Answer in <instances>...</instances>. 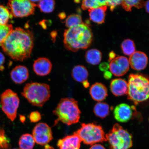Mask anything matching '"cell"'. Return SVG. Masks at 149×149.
<instances>
[{
  "label": "cell",
  "instance_id": "cell-40",
  "mask_svg": "<svg viewBox=\"0 0 149 149\" xmlns=\"http://www.w3.org/2000/svg\"><path fill=\"white\" fill-rule=\"evenodd\" d=\"M83 86L85 88H88V87L89 86V83L88 82V81L87 80H86L85 81H84L83 83H82Z\"/></svg>",
  "mask_w": 149,
  "mask_h": 149
},
{
  "label": "cell",
  "instance_id": "cell-6",
  "mask_svg": "<svg viewBox=\"0 0 149 149\" xmlns=\"http://www.w3.org/2000/svg\"><path fill=\"white\" fill-rule=\"evenodd\" d=\"M105 136L110 149H129L133 145L132 135L118 124H115Z\"/></svg>",
  "mask_w": 149,
  "mask_h": 149
},
{
  "label": "cell",
  "instance_id": "cell-30",
  "mask_svg": "<svg viewBox=\"0 0 149 149\" xmlns=\"http://www.w3.org/2000/svg\"><path fill=\"white\" fill-rule=\"evenodd\" d=\"M13 29L12 24H0V46H1L6 39Z\"/></svg>",
  "mask_w": 149,
  "mask_h": 149
},
{
  "label": "cell",
  "instance_id": "cell-4",
  "mask_svg": "<svg viewBox=\"0 0 149 149\" xmlns=\"http://www.w3.org/2000/svg\"><path fill=\"white\" fill-rule=\"evenodd\" d=\"M128 100L135 105L149 98V78L144 74H130L128 81Z\"/></svg>",
  "mask_w": 149,
  "mask_h": 149
},
{
  "label": "cell",
  "instance_id": "cell-20",
  "mask_svg": "<svg viewBox=\"0 0 149 149\" xmlns=\"http://www.w3.org/2000/svg\"><path fill=\"white\" fill-rule=\"evenodd\" d=\"M88 72L87 68L83 65H79L74 66L72 69V78L76 81L83 83L87 80Z\"/></svg>",
  "mask_w": 149,
  "mask_h": 149
},
{
  "label": "cell",
  "instance_id": "cell-3",
  "mask_svg": "<svg viewBox=\"0 0 149 149\" xmlns=\"http://www.w3.org/2000/svg\"><path fill=\"white\" fill-rule=\"evenodd\" d=\"M53 113L57 117L54 125L61 122L69 126L79 122L81 112L77 101L72 98H66L61 99Z\"/></svg>",
  "mask_w": 149,
  "mask_h": 149
},
{
  "label": "cell",
  "instance_id": "cell-2",
  "mask_svg": "<svg viewBox=\"0 0 149 149\" xmlns=\"http://www.w3.org/2000/svg\"><path fill=\"white\" fill-rule=\"evenodd\" d=\"M93 39L92 30L88 24L83 23L68 28L64 34V45L66 49L74 52L86 49L90 46Z\"/></svg>",
  "mask_w": 149,
  "mask_h": 149
},
{
  "label": "cell",
  "instance_id": "cell-27",
  "mask_svg": "<svg viewBox=\"0 0 149 149\" xmlns=\"http://www.w3.org/2000/svg\"><path fill=\"white\" fill-rule=\"evenodd\" d=\"M121 48L125 55L130 56L135 52V46L133 40L127 39L124 40L121 45Z\"/></svg>",
  "mask_w": 149,
  "mask_h": 149
},
{
  "label": "cell",
  "instance_id": "cell-8",
  "mask_svg": "<svg viewBox=\"0 0 149 149\" xmlns=\"http://www.w3.org/2000/svg\"><path fill=\"white\" fill-rule=\"evenodd\" d=\"M2 109L7 117L13 122L16 118L20 100L17 94L7 89L1 95Z\"/></svg>",
  "mask_w": 149,
  "mask_h": 149
},
{
  "label": "cell",
  "instance_id": "cell-5",
  "mask_svg": "<svg viewBox=\"0 0 149 149\" xmlns=\"http://www.w3.org/2000/svg\"><path fill=\"white\" fill-rule=\"evenodd\" d=\"M51 91L49 85L45 83H31L26 84L22 95L29 103L37 107H42L49 100Z\"/></svg>",
  "mask_w": 149,
  "mask_h": 149
},
{
  "label": "cell",
  "instance_id": "cell-13",
  "mask_svg": "<svg viewBox=\"0 0 149 149\" xmlns=\"http://www.w3.org/2000/svg\"><path fill=\"white\" fill-rule=\"evenodd\" d=\"M130 65L133 69L141 70L145 69L148 64V58L144 52L136 51L130 56Z\"/></svg>",
  "mask_w": 149,
  "mask_h": 149
},
{
  "label": "cell",
  "instance_id": "cell-25",
  "mask_svg": "<svg viewBox=\"0 0 149 149\" xmlns=\"http://www.w3.org/2000/svg\"><path fill=\"white\" fill-rule=\"evenodd\" d=\"M55 5V1L53 0H42L39 1L37 6L42 12L48 13L53 12Z\"/></svg>",
  "mask_w": 149,
  "mask_h": 149
},
{
  "label": "cell",
  "instance_id": "cell-29",
  "mask_svg": "<svg viewBox=\"0 0 149 149\" xmlns=\"http://www.w3.org/2000/svg\"><path fill=\"white\" fill-rule=\"evenodd\" d=\"M13 16L10 10L3 5H0V24L6 25L8 24L9 19Z\"/></svg>",
  "mask_w": 149,
  "mask_h": 149
},
{
  "label": "cell",
  "instance_id": "cell-26",
  "mask_svg": "<svg viewBox=\"0 0 149 149\" xmlns=\"http://www.w3.org/2000/svg\"><path fill=\"white\" fill-rule=\"evenodd\" d=\"M145 2L141 0H126L122 1V6L126 11H131L132 7H134L138 9L142 8L145 5Z\"/></svg>",
  "mask_w": 149,
  "mask_h": 149
},
{
  "label": "cell",
  "instance_id": "cell-36",
  "mask_svg": "<svg viewBox=\"0 0 149 149\" xmlns=\"http://www.w3.org/2000/svg\"><path fill=\"white\" fill-rule=\"evenodd\" d=\"M89 149H105L103 146L99 144H95L92 145Z\"/></svg>",
  "mask_w": 149,
  "mask_h": 149
},
{
  "label": "cell",
  "instance_id": "cell-33",
  "mask_svg": "<svg viewBox=\"0 0 149 149\" xmlns=\"http://www.w3.org/2000/svg\"><path fill=\"white\" fill-rule=\"evenodd\" d=\"M122 1L120 0H111V1H107V5L109 6L111 10L113 11L116 7L118 5L122 3Z\"/></svg>",
  "mask_w": 149,
  "mask_h": 149
},
{
  "label": "cell",
  "instance_id": "cell-1",
  "mask_svg": "<svg viewBox=\"0 0 149 149\" xmlns=\"http://www.w3.org/2000/svg\"><path fill=\"white\" fill-rule=\"evenodd\" d=\"M34 45L33 33L20 27L13 29L3 42V51L15 60L23 61L31 56Z\"/></svg>",
  "mask_w": 149,
  "mask_h": 149
},
{
  "label": "cell",
  "instance_id": "cell-9",
  "mask_svg": "<svg viewBox=\"0 0 149 149\" xmlns=\"http://www.w3.org/2000/svg\"><path fill=\"white\" fill-rule=\"evenodd\" d=\"M7 6L13 16L24 17L34 14L37 5L29 0H14L9 1Z\"/></svg>",
  "mask_w": 149,
  "mask_h": 149
},
{
  "label": "cell",
  "instance_id": "cell-19",
  "mask_svg": "<svg viewBox=\"0 0 149 149\" xmlns=\"http://www.w3.org/2000/svg\"><path fill=\"white\" fill-rule=\"evenodd\" d=\"M107 9V6H104L89 9L90 19L93 22L98 24L104 23Z\"/></svg>",
  "mask_w": 149,
  "mask_h": 149
},
{
  "label": "cell",
  "instance_id": "cell-37",
  "mask_svg": "<svg viewBox=\"0 0 149 149\" xmlns=\"http://www.w3.org/2000/svg\"><path fill=\"white\" fill-rule=\"evenodd\" d=\"M104 77L107 79H110L112 76L111 72H109L106 71L104 73Z\"/></svg>",
  "mask_w": 149,
  "mask_h": 149
},
{
  "label": "cell",
  "instance_id": "cell-23",
  "mask_svg": "<svg viewBox=\"0 0 149 149\" xmlns=\"http://www.w3.org/2000/svg\"><path fill=\"white\" fill-rule=\"evenodd\" d=\"M109 106L107 103L98 102L94 106V113L97 116L104 118L109 115Z\"/></svg>",
  "mask_w": 149,
  "mask_h": 149
},
{
  "label": "cell",
  "instance_id": "cell-11",
  "mask_svg": "<svg viewBox=\"0 0 149 149\" xmlns=\"http://www.w3.org/2000/svg\"><path fill=\"white\" fill-rule=\"evenodd\" d=\"M129 60L123 56H118L111 61L109 69L111 74L115 76H123L129 70Z\"/></svg>",
  "mask_w": 149,
  "mask_h": 149
},
{
  "label": "cell",
  "instance_id": "cell-41",
  "mask_svg": "<svg viewBox=\"0 0 149 149\" xmlns=\"http://www.w3.org/2000/svg\"><path fill=\"white\" fill-rule=\"evenodd\" d=\"M20 120L21 122L24 123L26 120V118L25 116L20 115Z\"/></svg>",
  "mask_w": 149,
  "mask_h": 149
},
{
  "label": "cell",
  "instance_id": "cell-7",
  "mask_svg": "<svg viewBox=\"0 0 149 149\" xmlns=\"http://www.w3.org/2000/svg\"><path fill=\"white\" fill-rule=\"evenodd\" d=\"M74 133L86 145H93L107 141L102 127L94 123L82 124L81 127Z\"/></svg>",
  "mask_w": 149,
  "mask_h": 149
},
{
  "label": "cell",
  "instance_id": "cell-28",
  "mask_svg": "<svg viewBox=\"0 0 149 149\" xmlns=\"http://www.w3.org/2000/svg\"><path fill=\"white\" fill-rule=\"evenodd\" d=\"M65 23L66 26L70 28L79 25L83 22L80 15L74 14L69 16L65 20Z\"/></svg>",
  "mask_w": 149,
  "mask_h": 149
},
{
  "label": "cell",
  "instance_id": "cell-16",
  "mask_svg": "<svg viewBox=\"0 0 149 149\" xmlns=\"http://www.w3.org/2000/svg\"><path fill=\"white\" fill-rule=\"evenodd\" d=\"M10 76L15 83L17 84L23 83L29 78V70L26 67L23 65H19L12 70Z\"/></svg>",
  "mask_w": 149,
  "mask_h": 149
},
{
  "label": "cell",
  "instance_id": "cell-12",
  "mask_svg": "<svg viewBox=\"0 0 149 149\" xmlns=\"http://www.w3.org/2000/svg\"><path fill=\"white\" fill-rule=\"evenodd\" d=\"M134 106L122 103L116 106L113 111L115 118L118 122L125 123L129 121L135 113Z\"/></svg>",
  "mask_w": 149,
  "mask_h": 149
},
{
  "label": "cell",
  "instance_id": "cell-38",
  "mask_svg": "<svg viewBox=\"0 0 149 149\" xmlns=\"http://www.w3.org/2000/svg\"><path fill=\"white\" fill-rule=\"evenodd\" d=\"M109 60H112L113 59L116 57V55L113 52H111L109 54Z\"/></svg>",
  "mask_w": 149,
  "mask_h": 149
},
{
  "label": "cell",
  "instance_id": "cell-32",
  "mask_svg": "<svg viewBox=\"0 0 149 149\" xmlns=\"http://www.w3.org/2000/svg\"><path fill=\"white\" fill-rule=\"evenodd\" d=\"M29 120L32 123H36L39 122L42 119V115L39 111H33L29 115Z\"/></svg>",
  "mask_w": 149,
  "mask_h": 149
},
{
  "label": "cell",
  "instance_id": "cell-17",
  "mask_svg": "<svg viewBox=\"0 0 149 149\" xmlns=\"http://www.w3.org/2000/svg\"><path fill=\"white\" fill-rule=\"evenodd\" d=\"M89 93L93 100L101 102L108 96L107 87L103 84L96 83L93 84L89 89Z\"/></svg>",
  "mask_w": 149,
  "mask_h": 149
},
{
  "label": "cell",
  "instance_id": "cell-10",
  "mask_svg": "<svg viewBox=\"0 0 149 149\" xmlns=\"http://www.w3.org/2000/svg\"><path fill=\"white\" fill-rule=\"evenodd\" d=\"M32 134L35 142L40 145H47L53 139L51 128L45 123L37 124L33 128Z\"/></svg>",
  "mask_w": 149,
  "mask_h": 149
},
{
  "label": "cell",
  "instance_id": "cell-22",
  "mask_svg": "<svg viewBox=\"0 0 149 149\" xmlns=\"http://www.w3.org/2000/svg\"><path fill=\"white\" fill-rule=\"evenodd\" d=\"M35 142L32 135L26 134L22 135L20 138L18 145L20 149H33Z\"/></svg>",
  "mask_w": 149,
  "mask_h": 149
},
{
  "label": "cell",
  "instance_id": "cell-24",
  "mask_svg": "<svg viewBox=\"0 0 149 149\" xmlns=\"http://www.w3.org/2000/svg\"><path fill=\"white\" fill-rule=\"evenodd\" d=\"M104 6H107V1L85 0L82 1L81 8L83 10H86Z\"/></svg>",
  "mask_w": 149,
  "mask_h": 149
},
{
  "label": "cell",
  "instance_id": "cell-39",
  "mask_svg": "<svg viewBox=\"0 0 149 149\" xmlns=\"http://www.w3.org/2000/svg\"><path fill=\"white\" fill-rule=\"evenodd\" d=\"M144 6L146 12L149 13V1H147L145 3Z\"/></svg>",
  "mask_w": 149,
  "mask_h": 149
},
{
  "label": "cell",
  "instance_id": "cell-15",
  "mask_svg": "<svg viewBox=\"0 0 149 149\" xmlns=\"http://www.w3.org/2000/svg\"><path fill=\"white\" fill-rule=\"evenodd\" d=\"M81 142L78 136L74 133L59 140L57 145L59 149H79Z\"/></svg>",
  "mask_w": 149,
  "mask_h": 149
},
{
  "label": "cell",
  "instance_id": "cell-35",
  "mask_svg": "<svg viewBox=\"0 0 149 149\" xmlns=\"http://www.w3.org/2000/svg\"><path fill=\"white\" fill-rule=\"evenodd\" d=\"M109 68V65L106 63H104L100 64V69L102 71L106 72Z\"/></svg>",
  "mask_w": 149,
  "mask_h": 149
},
{
  "label": "cell",
  "instance_id": "cell-14",
  "mask_svg": "<svg viewBox=\"0 0 149 149\" xmlns=\"http://www.w3.org/2000/svg\"><path fill=\"white\" fill-rule=\"evenodd\" d=\"M33 70L37 75L45 76L51 72L52 65L49 59L40 57L35 60L33 65Z\"/></svg>",
  "mask_w": 149,
  "mask_h": 149
},
{
  "label": "cell",
  "instance_id": "cell-43",
  "mask_svg": "<svg viewBox=\"0 0 149 149\" xmlns=\"http://www.w3.org/2000/svg\"><path fill=\"white\" fill-rule=\"evenodd\" d=\"M18 149V148H14V149Z\"/></svg>",
  "mask_w": 149,
  "mask_h": 149
},
{
  "label": "cell",
  "instance_id": "cell-34",
  "mask_svg": "<svg viewBox=\"0 0 149 149\" xmlns=\"http://www.w3.org/2000/svg\"><path fill=\"white\" fill-rule=\"evenodd\" d=\"M5 61V57L3 54L0 52V70L3 71L4 68L3 66Z\"/></svg>",
  "mask_w": 149,
  "mask_h": 149
},
{
  "label": "cell",
  "instance_id": "cell-31",
  "mask_svg": "<svg viewBox=\"0 0 149 149\" xmlns=\"http://www.w3.org/2000/svg\"><path fill=\"white\" fill-rule=\"evenodd\" d=\"M10 141L5 134L4 130H0V149H11Z\"/></svg>",
  "mask_w": 149,
  "mask_h": 149
},
{
  "label": "cell",
  "instance_id": "cell-21",
  "mask_svg": "<svg viewBox=\"0 0 149 149\" xmlns=\"http://www.w3.org/2000/svg\"><path fill=\"white\" fill-rule=\"evenodd\" d=\"M85 56L86 60L89 64L97 65L101 61L102 54L101 52L98 50L92 49L87 51Z\"/></svg>",
  "mask_w": 149,
  "mask_h": 149
},
{
  "label": "cell",
  "instance_id": "cell-42",
  "mask_svg": "<svg viewBox=\"0 0 149 149\" xmlns=\"http://www.w3.org/2000/svg\"><path fill=\"white\" fill-rule=\"evenodd\" d=\"M45 149H54L52 147L50 146L49 145H47L45 147Z\"/></svg>",
  "mask_w": 149,
  "mask_h": 149
},
{
  "label": "cell",
  "instance_id": "cell-18",
  "mask_svg": "<svg viewBox=\"0 0 149 149\" xmlns=\"http://www.w3.org/2000/svg\"><path fill=\"white\" fill-rule=\"evenodd\" d=\"M110 89L115 96L124 95L127 94L128 83L125 80L122 79H113L111 81Z\"/></svg>",
  "mask_w": 149,
  "mask_h": 149
}]
</instances>
